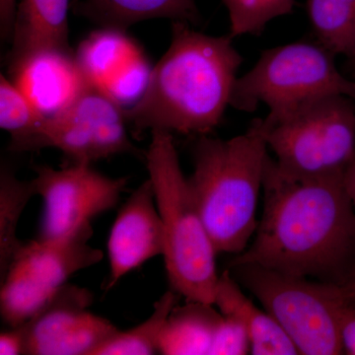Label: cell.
Returning <instances> with one entry per match:
<instances>
[{
	"label": "cell",
	"mask_w": 355,
	"mask_h": 355,
	"mask_svg": "<svg viewBox=\"0 0 355 355\" xmlns=\"http://www.w3.org/2000/svg\"><path fill=\"white\" fill-rule=\"evenodd\" d=\"M343 177L289 176L270 156L253 242L229 266L252 263L343 286L355 272V207Z\"/></svg>",
	"instance_id": "obj_1"
},
{
	"label": "cell",
	"mask_w": 355,
	"mask_h": 355,
	"mask_svg": "<svg viewBox=\"0 0 355 355\" xmlns=\"http://www.w3.org/2000/svg\"><path fill=\"white\" fill-rule=\"evenodd\" d=\"M230 35L216 37L174 21L171 44L151 69L146 87L125 110L137 132L162 130L209 135L220 123L243 58Z\"/></svg>",
	"instance_id": "obj_2"
},
{
	"label": "cell",
	"mask_w": 355,
	"mask_h": 355,
	"mask_svg": "<svg viewBox=\"0 0 355 355\" xmlns=\"http://www.w3.org/2000/svg\"><path fill=\"white\" fill-rule=\"evenodd\" d=\"M268 151L263 119L232 139L205 135L196 144L188 181L217 254L242 253L256 232Z\"/></svg>",
	"instance_id": "obj_3"
},
{
	"label": "cell",
	"mask_w": 355,
	"mask_h": 355,
	"mask_svg": "<svg viewBox=\"0 0 355 355\" xmlns=\"http://www.w3.org/2000/svg\"><path fill=\"white\" fill-rule=\"evenodd\" d=\"M146 156L165 234V261L173 291L186 300L214 304L217 252L180 164L172 133L151 130Z\"/></svg>",
	"instance_id": "obj_4"
},
{
	"label": "cell",
	"mask_w": 355,
	"mask_h": 355,
	"mask_svg": "<svg viewBox=\"0 0 355 355\" xmlns=\"http://www.w3.org/2000/svg\"><path fill=\"white\" fill-rule=\"evenodd\" d=\"M333 53L321 44L296 42L263 51L257 64L238 77L230 106L254 113L266 105L268 125L334 95L354 98V81L338 69Z\"/></svg>",
	"instance_id": "obj_5"
},
{
	"label": "cell",
	"mask_w": 355,
	"mask_h": 355,
	"mask_svg": "<svg viewBox=\"0 0 355 355\" xmlns=\"http://www.w3.org/2000/svg\"><path fill=\"white\" fill-rule=\"evenodd\" d=\"M228 270L279 322L299 354H343L340 314L347 302L338 286L252 263Z\"/></svg>",
	"instance_id": "obj_6"
},
{
	"label": "cell",
	"mask_w": 355,
	"mask_h": 355,
	"mask_svg": "<svg viewBox=\"0 0 355 355\" xmlns=\"http://www.w3.org/2000/svg\"><path fill=\"white\" fill-rule=\"evenodd\" d=\"M334 95L265 125L268 149L280 171L302 179L345 176L355 160V109Z\"/></svg>",
	"instance_id": "obj_7"
},
{
	"label": "cell",
	"mask_w": 355,
	"mask_h": 355,
	"mask_svg": "<svg viewBox=\"0 0 355 355\" xmlns=\"http://www.w3.org/2000/svg\"><path fill=\"white\" fill-rule=\"evenodd\" d=\"M92 226L73 234L24 243L1 279L0 312L10 328L29 321L74 273L97 265L101 250L89 245Z\"/></svg>",
	"instance_id": "obj_8"
},
{
	"label": "cell",
	"mask_w": 355,
	"mask_h": 355,
	"mask_svg": "<svg viewBox=\"0 0 355 355\" xmlns=\"http://www.w3.org/2000/svg\"><path fill=\"white\" fill-rule=\"evenodd\" d=\"M125 110L101 89L89 85L76 99L44 119L27 137L9 144L15 153L57 148L72 163H89L116 154L140 155L128 137Z\"/></svg>",
	"instance_id": "obj_9"
},
{
	"label": "cell",
	"mask_w": 355,
	"mask_h": 355,
	"mask_svg": "<svg viewBox=\"0 0 355 355\" xmlns=\"http://www.w3.org/2000/svg\"><path fill=\"white\" fill-rule=\"evenodd\" d=\"M31 183L43 200L42 239L64 237L91 226V221L113 209L127 188L128 178H110L89 163H72L64 169L34 167Z\"/></svg>",
	"instance_id": "obj_10"
},
{
	"label": "cell",
	"mask_w": 355,
	"mask_h": 355,
	"mask_svg": "<svg viewBox=\"0 0 355 355\" xmlns=\"http://www.w3.org/2000/svg\"><path fill=\"white\" fill-rule=\"evenodd\" d=\"M92 299L86 288L67 284L62 286L22 324L25 354L93 355L120 330L88 310Z\"/></svg>",
	"instance_id": "obj_11"
},
{
	"label": "cell",
	"mask_w": 355,
	"mask_h": 355,
	"mask_svg": "<svg viewBox=\"0 0 355 355\" xmlns=\"http://www.w3.org/2000/svg\"><path fill=\"white\" fill-rule=\"evenodd\" d=\"M76 58L88 83L121 106L139 99L150 76L139 46L120 30L101 28L92 33L81 43Z\"/></svg>",
	"instance_id": "obj_12"
},
{
	"label": "cell",
	"mask_w": 355,
	"mask_h": 355,
	"mask_svg": "<svg viewBox=\"0 0 355 355\" xmlns=\"http://www.w3.org/2000/svg\"><path fill=\"white\" fill-rule=\"evenodd\" d=\"M107 248L110 275L106 291L146 261L164 254V229L150 180L133 191L121 207Z\"/></svg>",
	"instance_id": "obj_13"
},
{
	"label": "cell",
	"mask_w": 355,
	"mask_h": 355,
	"mask_svg": "<svg viewBox=\"0 0 355 355\" xmlns=\"http://www.w3.org/2000/svg\"><path fill=\"white\" fill-rule=\"evenodd\" d=\"M9 72L10 80L46 116L64 109L90 85L72 51L40 53L9 67Z\"/></svg>",
	"instance_id": "obj_14"
},
{
	"label": "cell",
	"mask_w": 355,
	"mask_h": 355,
	"mask_svg": "<svg viewBox=\"0 0 355 355\" xmlns=\"http://www.w3.org/2000/svg\"><path fill=\"white\" fill-rule=\"evenodd\" d=\"M69 10V0H20L10 36L9 67L40 53L71 51Z\"/></svg>",
	"instance_id": "obj_15"
},
{
	"label": "cell",
	"mask_w": 355,
	"mask_h": 355,
	"mask_svg": "<svg viewBox=\"0 0 355 355\" xmlns=\"http://www.w3.org/2000/svg\"><path fill=\"white\" fill-rule=\"evenodd\" d=\"M241 287L230 270L222 272L217 282L214 305L223 316L241 322L251 343V354H299L279 322L268 311L259 309L243 293Z\"/></svg>",
	"instance_id": "obj_16"
},
{
	"label": "cell",
	"mask_w": 355,
	"mask_h": 355,
	"mask_svg": "<svg viewBox=\"0 0 355 355\" xmlns=\"http://www.w3.org/2000/svg\"><path fill=\"white\" fill-rule=\"evenodd\" d=\"M72 8L101 28L125 32L141 21L157 18L191 25L200 21L196 0H74Z\"/></svg>",
	"instance_id": "obj_17"
},
{
	"label": "cell",
	"mask_w": 355,
	"mask_h": 355,
	"mask_svg": "<svg viewBox=\"0 0 355 355\" xmlns=\"http://www.w3.org/2000/svg\"><path fill=\"white\" fill-rule=\"evenodd\" d=\"M170 313L162 335L159 352L164 355L210 354L222 314L214 304L186 300Z\"/></svg>",
	"instance_id": "obj_18"
},
{
	"label": "cell",
	"mask_w": 355,
	"mask_h": 355,
	"mask_svg": "<svg viewBox=\"0 0 355 355\" xmlns=\"http://www.w3.org/2000/svg\"><path fill=\"white\" fill-rule=\"evenodd\" d=\"M307 13L318 43L355 60V0H308Z\"/></svg>",
	"instance_id": "obj_19"
},
{
	"label": "cell",
	"mask_w": 355,
	"mask_h": 355,
	"mask_svg": "<svg viewBox=\"0 0 355 355\" xmlns=\"http://www.w3.org/2000/svg\"><path fill=\"white\" fill-rule=\"evenodd\" d=\"M35 191L31 181L18 179L11 168L0 170V279L24 243L17 237L21 216Z\"/></svg>",
	"instance_id": "obj_20"
},
{
	"label": "cell",
	"mask_w": 355,
	"mask_h": 355,
	"mask_svg": "<svg viewBox=\"0 0 355 355\" xmlns=\"http://www.w3.org/2000/svg\"><path fill=\"white\" fill-rule=\"evenodd\" d=\"M180 295L170 289L154 303L150 316L139 326L128 331H119L93 355H151L159 352L161 335L166 321L175 306L179 304Z\"/></svg>",
	"instance_id": "obj_21"
},
{
	"label": "cell",
	"mask_w": 355,
	"mask_h": 355,
	"mask_svg": "<svg viewBox=\"0 0 355 355\" xmlns=\"http://www.w3.org/2000/svg\"><path fill=\"white\" fill-rule=\"evenodd\" d=\"M46 114L16 84L0 76V128L10 133V144L20 141L43 123Z\"/></svg>",
	"instance_id": "obj_22"
},
{
	"label": "cell",
	"mask_w": 355,
	"mask_h": 355,
	"mask_svg": "<svg viewBox=\"0 0 355 355\" xmlns=\"http://www.w3.org/2000/svg\"><path fill=\"white\" fill-rule=\"evenodd\" d=\"M227 8L230 35H260L275 18L291 14L294 0H222Z\"/></svg>",
	"instance_id": "obj_23"
},
{
	"label": "cell",
	"mask_w": 355,
	"mask_h": 355,
	"mask_svg": "<svg viewBox=\"0 0 355 355\" xmlns=\"http://www.w3.org/2000/svg\"><path fill=\"white\" fill-rule=\"evenodd\" d=\"M251 354V343L245 327L233 317L223 316L212 343L210 355Z\"/></svg>",
	"instance_id": "obj_24"
},
{
	"label": "cell",
	"mask_w": 355,
	"mask_h": 355,
	"mask_svg": "<svg viewBox=\"0 0 355 355\" xmlns=\"http://www.w3.org/2000/svg\"><path fill=\"white\" fill-rule=\"evenodd\" d=\"M343 354L355 355V304L345 303L340 314Z\"/></svg>",
	"instance_id": "obj_25"
},
{
	"label": "cell",
	"mask_w": 355,
	"mask_h": 355,
	"mask_svg": "<svg viewBox=\"0 0 355 355\" xmlns=\"http://www.w3.org/2000/svg\"><path fill=\"white\" fill-rule=\"evenodd\" d=\"M26 338L24 328L21 326L11 328L0 335V354H25Z\"/></svg>",
	"instance_id": "obj_26"
},
{
	"label": "cell",
	"mask_w": 355,
	"mask_h": 355,
	"mask_svg": "<svg viewBox=\"0 0 355 355\" xmlns=\"http://www.w3.org/2000/svg\"><path fill=\"white\" fill-rule=\"evenodd\" d=\"M17 0H0V34L2 41L10 38Z\"/></svg>",
	"instance_id": "obj_27"
},
{
	"label": "cell",
	"mask_w": 355,
	"mask_h": 355,
	"mask_svg": "<svg viewBox=\"0 0 355 355\" xmlns=\"http://www.w3.org/2000/svg\"><path fill=\"white\" fill-rule=\"evenodd\" d=\"M343 183L355 207V160L345 172Z\"/></svg>",
	"instance_id": "obj_28"
},
{
	"label": "cell",
	"mask_w": 355,
	"mask_h": 355,
	"mask_svg": "<svg viewBox=\"0 0 355 355\" xmlns=\"http://www.w3.org/2000/svg\"><path fill=\"white\" fill-rule=\"evenodd\" d=\"M342 297L345 302L355 304V272L342 286H338Z\"/></svg>",
	"instance_id": "obj_29"
},
{
	"label": "cell",
	"mask_w": 355,
	"mask_h": 355,
	"mask_svg": "<svg viewBox=\"0 0 355 355\" xmlns=\"http://www.w3.org/2000/svg\"><path fill=\"white\" fill-rule=\"evenodd\" d=\"M354 86H355V81H354ZM354 99H355V92H354Z\"/></svg>",
	"instance_id": "obj_30"
}]
</instances>
